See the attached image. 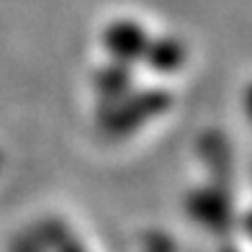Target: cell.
Instances as JSON below:
<instances>
[{"instance_id": "7a4b0ae2", "label": "cell", "mask_w": 252, "mask_h": 252, "mask_svg": "<svg viewBox=\"0 0 252 252\" xmlns=\"http://www.w3.org/2000/svg\"><path fill=\"white\" fill-rule=\"evenodd\" d=\"M245 226H247V234L252 237V214L247 216V221H245Z\"/></svg>"}, {"instance_id": "6da1fadb", "label": "cell", "mask_w": 252, "mask_h": 252, "mask_svg": "<svg viewBox=\"0 0 252 252\" xmlns=\"http://www.w3.org/2000/svg\"><path fill=\"white\" fill-rule=\"evenodd\" d=\"M245 113H247V119L252 121V83H250V88L245 90Z\"/></svg>"}]
</instances>
